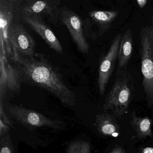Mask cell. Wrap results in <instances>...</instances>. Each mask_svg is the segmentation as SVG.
<instances>
[{
	"instance_id": "6da1fadb",
	"label": "cell",
	"mask_w": 153,
	"mask_h": 153,
	"mask_svg": "<svg viewBox=\"0 0 153 153\" xmlns=\"http://www.w3.org/2000/svg\"><path fill=\"white\" fill-rule=\"evenodd\" d=\"M13 60L22 81L45 89L68 107L76 106L75 93L67 86L58 68L44 54L36 53L31 58L16 56Z\"/></svg>"
},
{
	"instance_id": "7a4b0ae2",
	"label": "cell",
	"mask_w": 153,
	"mask_h": 153,
	"mask_svg": "<svg viewBox=\"0 0 153 153\" xmlns=\"http://www.w3.org/2000/svg\"><path fill=\"white\" fill-rule=\"evenodd\" d=\"M135 94V85L131 73L127 67L118 69L114 82L105 97L103 109L111 111L116 117L120 118L128 111Z\"/></svg>"
},
{
	"instance_id": "3957f363",
	"label": "cell",
	"mask_w": 153,
	"mask_h": 153,
	"mask_svg": "<svg viewBox=\"0 0 153 153\" xmlns=\"http://www.w3.org/2000/svg\"><path fill=\"white\" fill-rule=\"evenodd\" d=\"M141 69L147 106H153V25L141 29L140 33Z\"/></svg>"
},
{
	"instance_id": "277c9868",
	"label": "cell",
	"mask_w": 153,
	"mask_h": 153,
	"mask_svg": "<svg viewBox=\"0 0 153 153\" xmlns=\"http://www.w3.org/2000/svg\"><path fill=\"white\" fill-rule=\"evenodd\" d=\"M6 108L13 119L29 129L42 127L56 131L64 129L65 124L63 122L50 119L34 110L12 104L7 105Z\"/></svg>"
},
{
	"instance_id": "5b68a950",
	"label": "cell",
	"mask_w": 153,
	"mask_h": 153,
	"mask_svg": "<svg viewBox=\"0 0 153 153\" xmlns=\"http://www.w3.org/2000/svg\"><path fill=\"white\" fill-rule=\"evenodd\" d=\"M10 41L13 59L16 56L31 58L36 54L35 42L21 25L12 24L10 31Z\"/></svg>"
},
{
	"instance_id": "8992f818",
	"label": "cell",
	"mask_w": 153,
	"mask_h": 153,
	"mask_svg": "<svg viewBox=\"0 0 153 153\" xmlns=\"http://www.w3.org/2000/svg\"><path fill=\"white\" fill-rule=\"evenodd\" d=\"M59 18L68 28L79 51L88 53L89 45L85 36L84 22L80 17L70 10L64 8L59 12Z\"/></svg>"
},
{
	"instance_id": "52a82bcc",
	"label": "cell",
	"mask_w": 153,
	"mask_h": 153,
	"mask_svg": "<svg viewBox=\"0 0 153 153\" xmlns=\"http://www.w3.org/2000/svg\"><path fill=\"white\" fill-rule=\"evenodd\" d=\"M122 37L121 34L116 36L107 54L103 57L100 62L98 78V88L100 95L104 94L109 79L112 74L115 62L118 58Z\"/></svg>"
},
{
	"instance_id": "ba28073f",
	"label": "cell",
	"mask_w": 153,
	"mask_h": 153,
	"mask_svg": "<svg viewBox=\"0 0 153 153\" xmlns=\"http://www.w3.org/2000/svg\"><path fill=\"white\" fill-rule=\"evenodd\" d=\"M13 7L7 0H0L1 55L6 54L13 59V53L10 41V31L13 18Z\"/></svg>"
},
{
	"instance_id": "9c48e42d",
	"label": "cell",
	"mask_w": 153,
	"mask_h": 153,
	"mask_svg": "<svg viewBox=\"0 0 153 153\" xmlns=\"http://www.w3.org/2000/svg\"><path fill=\"white\" fill-rule=\"evenodd\" d=\"M23 20L42 37L50 48L57 53H63L61 44L39 15H24Z\"/></svg>"
},
{
	"instance_id": "30bf717a",
	"label": "cell",
	"mask_w": 153,
	"mask_h": 153,
	"mask_svg": "<svg viewBox=\"0 0 153 153\" xmlns=\"http://www.w3.org/2000/svg\"><path fill=\"white\" fill-rule=\"evenodd\" d=\"M23 13L24 15L45 14L55 24L59 18V12L51 0L33 1L23 8Z\"/></svg>"
},
{
	"instance_id": "8fae6325",
	"label": "cell",
	"mask_w": 153,
	"mask_h": 153,
	"mask_svg": "<svg viewBox=\"0 0 153 153\" xmlns=\"http://www.w3.org/2000/svg\"><path fill=\"white\" fill-rule=\"evenodd\" d=\"M95 125L103 136L116 137L120 133V127L116 118L109 113H101L95 116Z\"/></svg>"
},
{
	"instance_id": "7c38bea8",
	"label": "cell",
	"mask_w": 153,
	"mask_h": 153,
	"mask_svg": "<svg viewBox=\"0 0 153 153\" xmlns=\"http://www.w3.org/2000/svg\"><path fill=\"white\" fill-rule=\"evenodd\" d=\"M117 11L94 10L88 13V17L84 24V28L93 25L97 26L99 30H102L110 25L118 16Z\"/></svg>"
},
{
	"instance_id": "4fadbf2b",
	"label": "cell",
	"mask_w": 153,
	"mask_h": 153,
	"mask_svg": "<svg viewBox=\"0 0 153 153\" xmlns=\"http://www.w3.org/2000/svg\"><path fill=\"white\" fill-rule=\"evenodd\" d=\"M132 34L130 29H128L124 33L122 37L119 55L118 68L122 69L126 68L132 53L133 41Z\"/></svg>"
},
{
	"instance_id": "5bb4252c",
	"label": "cell",
	"mask_w": 153,
	"mask_h": 153,
	"mask_svg": "<svg viewBox=\"0 0 153 153\" xmlns=\"http://www.w3.org/2000/svg\"><path fill=\"white\" fill-rule=\"evenodd\" d=\"M130 123L137 137L139 138H146L153 136L152 121L149 117H139L133 111Z\"/></svg>"
},
{
	"instance_id": "9a60e30c",
	"label": "cell",
	"mask_w": 153,
	"mask_h": 153,
	"mask_svg": "<svg viewBox=\"0 0 153 153\" xmlns=\"http://www.w3.org/2000/svg\"><path fill=\"white\" fill-rule=\"evenodd\" d=\"M91 152L90 143L85 140H75L70 143L66 152L68 153H90Z\"/></svg>"
},
{
	"instance_id": "2e32d148",
	"label": "cell",
	"mask_w": 153,
	"mask_h": 153,
	"mask_svg": "<svg viewBox=\"0 0 153 153\" xmlns=\"http://www.w3.org/2000/svg\"><path fill=\"white\" fill-rule=\"evenodd\" d=\"M1 153H14L15 149L12 143L11 136L9 133L0 137Z\"/></svg>"
},
{
	"instance_id": "e0dca14e",
	"label": "cell",
	"mask_w": 153,
	"mask_h": 153,
	"mask_svg": "<svg viewBox=\"0 0 153 153\" xmlns=\"http://www.w3.org/2000/svg\"><path fill=\"white\" fill-rule=\"evenodd\" d=\"M0 120H2L3 122L6 123L7 124H8L10 126L11 128H14L13 124L10 121V119L8 117L7 113L4 110V107H3V103H2V99H1V105H0Z\"/></svg>"
},
{
	"instance_id": "ac0fdd59",
	"label": "cell",
	"mask_w": 153,
	"mask_h": 153,
	"mask_svg": "<svg viewBox=\"0 0 153 153\" xmlns=\"http://www.w3.org/2000/svg\"><path fill=\"white\" fill-rule=\"evenodd\" d=\"M10 128L11 127L8 124L3 122L2 120H0V137L9 133Z\"/></svg>"
},
{
	"instance_id": "d6986e66",
	"label": "cell",
	"mask_w": 153,
	"mask_h": 153,
	"mask_svg": "<svg viewBox=\"0 0 153 153\" xmlns=\"http://www.w3.org/2000/svg\"><path fill=\"white\" fill-rule=\"evenodd\" d=\"M110 153H125V149L119 145H116L112 149L111 151H110Z\"/></svg>"
},
{
	"instance_id": "ffe728a7",
	"label": "cell",
	"mask_w": 153,
	"mask_h": 153,
	"mask_svg": "<svg viewBox=\"0 0 153 153\" xmlns=\"http://www.w3.org/2000/svg\"><path fill=\"white\" fill-rule=\"evenodd\" d=\"M140 152L143 153H153V147H145L140 149Z\"/></svg>"
},
{
	"instance_id": "44dd1931",
	"label": "cell",
	"mask_w": 153,
	"mask_h": 153,
	"mask_svg": "<svg viewBox=\"0 0 153 153\" xmlns=\"http://www.w3.org/2000/svg\"><path fill=\"white\" fill-rule=\"evenodd\" d=\"M137 2L140 8H143L146 4L147 0H137Z\"/></svg>"
},
{
	"instance_id": "7402d4cb",
	"label": "cell",
	"mask_w": 153,
	"mask_h": 153,
	"mask_svg": "<svg viewBox=\"0 0 153 153\" xmlns=\"http://www.w3.org/2000/svg\"><path fill=\"white\" fill-rule=\"evenodd\" d=\"M17 0H10V2H14V1H17Z\"/></svg>"
},
{
	"instance_id": "603a6c76",
	"label": "cell",
	"mask_w": 153,
	"mask_h": 153,
	"mask_svg": "<svg viewBox=\"0 0 153 153\" xmlns=\"http://www.w3.org/2000/svg\"><path fill=\"white\" fill-rule=\"evenodd\" d=\"M120 1H121V0H120Z\"/></svg>"
}]
</instances>
